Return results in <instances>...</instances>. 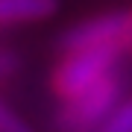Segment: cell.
<instances>
[{
    "mask_svg": "<svg viewBox=\"0 0 132 132\" xmlns=\"http://www.w3.org/2000/svg\"><path fill=\"white\" fill-rule=\"evenodd\" d=\"M94 132H132V97H123Z\"/></svg>",
    "mask_w": 132,
    "mask_h": 132,
    "instance_id": "cell-5",
    "label": "cell"
},
{
    "mask_svg": "<svg viewBox=\"0 0 132 132\" xmlns=\"http://www.w3.org/2000/svg\"><path fill=\"white\" fill-rule=\"evenodd\" d=\"M123 82H126L123 73H118V68H114L97 85H91L82 94L65 100L59 109V129L62 132H94L112 114V109L126 97L123 94Z\"/></svg>",
    "mask_w": 132,
    "mask_h": 132,
    "instance_id": "cell-2",
    "label": "cell"
},
{
    "mask_svg": "<svg viewBox=\"0 0 132 132\" xmlns=\"http://www.w3.org/2000/svg\"><path fill=\"white\" fill-rule=\"evenodd\" d=\"M15 68H18V56L9 50H0V79H6Z\"/></svg>",
    "mask_w": 132,
    "mask_h": 132,
    "instance_id": "cell-7",
    "label": "cell"
},
{
    "mask_svg": "<svg viewBox=\"0 0 132 132\" xmlns=\"http://www.w3.org/2000/svg\"><path fill=\"white\" fill-rule=\"evenodd\" d=\"M123 47H94V50H71L62 53L50 73V88L62 103L76 94H82L85 88L97 85L103 76H109L118 68V59L123 56Z\"/></svg>",
    "mask_w": 132,
    "mask_h": 132,
    "instance_id": "cell-1",
    "label": "cell"
},
{
    "mask_svg": "<svg viewBox=\"0 0 132 132\" xmlns=\"http://www.w3.org/2000/svg\"><path fill=\"white\" fill-rule=\"evenodd\" d=\"M59 0H0V27L12 24H38L53 18Z\"/></svg>",
    "mask_w": 132,
    "mask_h": 132,
    "instance_id": "cell-4",
    "label": "cell"
},
{
    "mask_svg": "<svg viewBox=\"0 0 132 132\" xmlns=\"http://www.w3.org/2000/svg\"><path fill=\"white\" fill-rule=\"evenodd\" d=\"M0 132H32V126L15 112V109H9L0 100Z\"/></svg>",
    "mask_w": 132,
    "mask_h": 132,
    "instance_id": "cell-6",
    "label": "cell"
},
{
    "mask_svg": "<svg viewBox=\"0 0 132 132\" xmlns=\"http://www.w3.org/2000/svg\"><path fill=\"white\" fill-rule=\"evenodd\" d=\"M126 53H132V12H129V27H126Z\"/></svg>",
    "mask_w": 132,
    "mask_h": 132,
    "instance_id": "cell-8",
    "label": "cell"
},
{
    "mask_svg": "<svg viewBox=\"0 0 132 132\" xmlns=\"http://www.w3.org/2000/svg\"><path fill=\"white\" fill-rule=\"evenodd\" d=\"M126 27H129V12H103L97 18L68 27L59 35V47L62 53L94 50V47H123L126 50Z\"/></svg>",
    "mask_w": 132,
    "mask_h": 132,
    "instance_id": "cell-3",
    "label": "cell"
}]
</instances>
